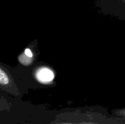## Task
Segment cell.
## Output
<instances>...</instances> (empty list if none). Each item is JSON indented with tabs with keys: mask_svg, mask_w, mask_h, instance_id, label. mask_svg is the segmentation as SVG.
<instances>
[{
	"mask_svg": "<svg viewBox=\"0 0 125 124\" xmlns=\"http://www.w3.org/2000/svg\"><path fill=\"white\" fill-rule=\"evenodd\" d=\"M0 88H4L11 93H13V90L16 88L11 75L1 65H0Z\"/></svg>",
	"mask_w": 125,
	"mask_h": 124,
	"instance_id": "cell-1",
	"label": "cell"
},
{
	"mask_svg": "<svg viewBox=\"0 0 125 124\" xmlns=\"http://www.w3.org/2000/svg\"><path fill=\"white\" fill-rule=\"evenodd\" d=\"M36 77L42 83H48L54 79V73L49 68L42 67L37 70Z\"/></svg>",
	"mask_w": 125,
	"mask_h": 124,
	"instance_id": "cell-2",
	"label": "cell"
},
{
	"mask_svg": "<svg viewBox=\"0 0 125 124\" xmlns=\"http://www.w3.org/2000/svg\"><path fill=\"white\" fill-rule=\"evenodd\" d=\"M72 124L70 123H61V124ZM94 124V123H81V124Z\"/></svg>",
	"mask_w": 125,
	"mask_h": 124,
	"instance_id": "cell-3",
	"label": "cell"
}]
</instances>
